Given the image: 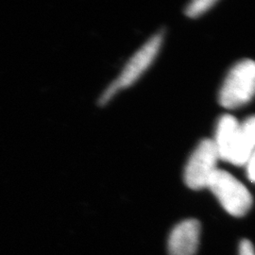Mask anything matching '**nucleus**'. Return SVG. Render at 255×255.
I'll use <instances>...</instances> for the list:
<instances>
[{"mask_svg": "<svg viewBox=\"0 0 255 255\" xmlns=\"http://www.w3.org/2000/svg\"><path fill=\"white\" fill-rule=\"evenodd\" d=\"M245 165L247 167V175L249 180L255 183V148L253 153L250 156Z\"/></svg>", "mask_w": 255, "mask_h": 255, "instance_id": "obj_9", "label": "nucleus"}, {"mask_svg": "<svg viewBox=\"0 0 255 255\" xmlns=\"http://www.w3.org/2000/svg\"><path fill=\"white\" fill-rule=\"evenodd\" d=\"M163 39L162 33L154 34L130 56L118 76L101 91L98 97V105H106L119 92L127 89L140 79L159 53Z\"/></svg>", "mask_w": 255, "mask_h": 255, "instance_id": "obj_1", "label": "nucleus"}, {"mask_svg": "<svg viewBox=\"0 0 255 255\" xmlns=\"http://www.w3.org/2000/svg\"><path fill=\"white\" fill-rule=\"evenodd\" d=\"M219 160L214 141L202 140L192 152L185 165L184 182L186 185L194 190L207 188L211 176L218 169Z\"/></svg>", "mask_w": 255, "mask_h": 255, "instance_id": "obj_4", "label": "nucleus"}, {"mask_svg": "<svg viewBox=\"0 0 255 255\" xmlns=\"http://www.w3.org/2000/svg\"><path fill=\"white\" fill-rule=\"evenodd\" d=\"M201 224L196 219H187L172 230L168 240L170 255H194L200 243Z\"/></svg>", "mask_w": 255, "mask_h": 255, "instance_id": "obj_6", "label": "nucleus"}, {"mask_svg": "<svg viewBox=\"0 0 255 255\" xmlns=\"http://www.w3.org/2000/svg\"><path fill=\"white\" fill-rule=\"evenodd\" d=\"M240 134L243 148L250 158L255 148V116H252L240 123Z\"/></svg>", "mask_w": 255, "mask_h": 255, "instance_id": "obj_7", "label": "nucleus"}, {"mask_svg": "<svg viewBox=\"0 0 255 255\" xmlns=\"http://www.w3.org/2000/svg\"><path fill=\"white\" fill-rule=\"evenodd\" d=\"M255 96V61L245 59L235 64L219 90V101L227 109H237Z\"/></svg>", "mask_w": 255, "mask_h": 255, "instance_id": "obj_2", "label": "nucleus"}, {"mask_svg": "<svg viewBox=\"0 0 255 255\" xmlns=\"http://www.w3.org/2000/svg\"><path fill=\"white\" fill-rule=\"evenodd\" d=\"M217 1L215 0H195L189 3L185 9V13L187 16L195 18L198 17L208 9H211L214 5H216Z\"/></svg>", "mask_w": 255, "mask_h": 255, "instance_id": "obj_8", "label": "nucleus"}, {"mask_svg": "<svg viewBox=\"0 0 255 255\" xmlns=\"http://www.w3.org/2000/svg\"><path fill=\"white\" fill-rule=\"evenodd\" d=\"M213 141L220 160L235 165L246 164L249 157L243 149L240 122L236 118L231 115H224L219 119Z\"/></svg>", "mask_w": 255, "mask_h": 255, "instance_id": "obj_5", "label": "nucleus"}, {"mask_svg": "<svg viewBox=\"0 0 255 255\" xmlns=\"http://www.w3.org/2000/svg\"><path fill=\"white\" fill-rule=\"evenodd\" d=\"M239 255H255V247L249 240H243L239 246Z\"/></svg>", "mask_w": 255, "mask_h": 255, "instance_id": "obj_10", "label": "nucleus"}, {"mask_svg": "<svg viewBox=\"0 0 255 255\" xmlns=\"http://www.w3.org/2000/svg\"><path fill=\"white\" fill-rule=\"evenodd\" d=\"M207 188L218 198L222 207L234 217H243L252 208L253 197L246 186L225 170L217 169Z\"/></svg>", "mask_w": 255, "mask_h": 255, "instance_id": "obj_3", "label": "nucleus"}]
</instances>
